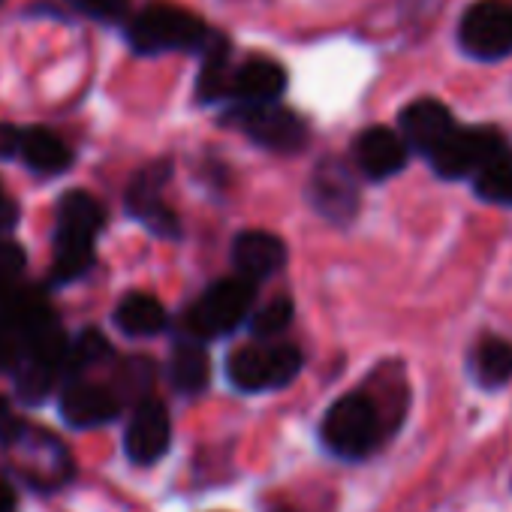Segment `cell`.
Instances as JSON below:
<instances>
[{
  "label": "cell",
  "mask_w": 512,
  "mask_h": 512,
  "mask_svg": "<svg viewBox=\"0 0 512 512\" xmlns=\"http://www.w3.org/2000/svg\"><path fill=\"white\" fill-rule=\"evenodd\" d=\"M290 320H293V302L290 299H275L263 311L253 314L250 332L256 338H275V335H281L290 326Z\"/></svg>",
  "instance_id": "obj_25"
},
{
  "label": "cell",
  "mask_w": 512,
  "mask_h": 512,
  "mask_svg": "<svg viewBox=\"0 0 512 512\" xmlns=\"http://www.w3.org/2000/svg\"><path fill=\"white\" fill-rule=\"evenodd\" d=\"M353 157H356V169L365 178L383 181V178L398 175L407 166L410 148L401 133L389 127H368L365 133H359L353 145Z\"/></svg>",
  "instance_id": "obj_13"
},
{
  "label": "cell",
  "mask_w": 512,
  "mask_h": 512,
  "mask_svg": "<svg viewBox=\"0 0 512 512\" xmlns=\"http://www.w3.org/2000/svg\"><path fill=\"white\" fill-rule=\"evenodd\" d=\"M473 377L482 389H500L512 380V344L485 338L473 350Z\"/></svg>",
  "instance_id": "obj_23"
},
{
  "label": "cell",
  "mask_w": 512,
  "mask_h": 512,
  "mask_svg": "<svg viewBox=\"0 0 512 512\" xmlns=\"http://www.w3.org/2000/svg\"><path fill=\"white\" fill-rule=\"evenodd\" d=\"M121 413V398L97 383H70L61 395V416L73 428H97Z\"/></svg>",
  "instance_id": "obj_16"
},
{
  "label": "cell",
  "mask_w": 512,
  "mask_h": 512,
  "mask_svg": "<svg viewBox=\"0 0 512 512\" xmlns=\"http://www.w3.org/2000/svg\"><path fill=\"white\" fill-rule=\"evenodd\" d=\"M389 428L392 425L383 416L374 395L362 389V392H350L338 398L329 407L320 425V437L332 455L347 458V461H362L383 443Z\"/></svg>",
  "instance_id": "obj_2"
},
{
  "label": "cell",
  "mask_w": 512,
  "mask_h": 512,
  "mask_svg": "<svg viewBox=\"0 0 512 512\" xmlns=\"http://www.w3.org/2000/svg\"><path fill=\"white\" fill-rule=\"evenodd\" d=\"M19 154L25 157V163L37 172H46V175H55V172H64L70 163H73V151L67 148V142L49 130H28L22 133V145H19Z\"/></svg>",
  "instance_id": "obj_20"
},
{
  "label": "cell",
  "mask_w": 512,
  "mask_h": 512,
  "mask_svg": "<svg viewBox=\"0 0 512 512\" xmlns=\"http://www.w3.org/2000/svg\"><path fill=\"white\" fill-rule=\"evenodd\" d=\"M232 263L244 281H263L278 275L287 266V244L266 232V229H250L235 238L232 247Z\"/></svg>",
  "instance_id": "obj_15"
},
{
  "label": "cell",
  "mask_w": 512,
  "mask_h": 512,
  "mask_svg": "<svg viewBox=\"0 0 512 512\" xmlns=\"http://www.w3.org/2000/svg\"><path fill=\"white\" fill-rule=\"evenodd\" d=\"M112 347L109 341L94 332V329H85L73 344L67 341V353H64V377H73V374H82L85 368L91 365H100L103 359H109Z\"/></svg>",
  "instance_id": "obj_24"
},
{
  "label": "cell",
  "mask_w": 512,
  "mask_h": 512,
  "mask_svg": "<svg viewBox=\"0 0 512 512\" xmlns=\"http://www.w3.org/2000/svg\"><path fill=\"white\" fill-rule=\"evenodd\" d=\"M302 371V353L293 344H250L238 347L229 362L226 374L235 389L241 392H266L284 389Z\"/></svg>",
  "instance_id": "obj_5"
},
{
  "label": "cell",
  "mask_w": 512,
  "mask_h": 512,
  "mask_svg": "<svg viewBox=\"0 0 512 512\" xmlns=\"http://www.w3.org/2000/svg\"><path fill=\"white\" fill-rule=\"evenodd\" d=\"M103 205L85 193L70 190L58 202V223H55V260L52 278L58 284H70L82 278L94 263V235L103 229Z\"/></svg>",
  "instance_id": "obj_1"
},
{
  "label": "cell",
  "mask_w": 512,
  "mask_h": 512,
  "mask_svg": "<svg viewBox=\"0 0 512 512\" xmlns=\"http://www.w3.org/2000/svg\"><path fill=\"white\" fill-rule=\"evenodd\" d=\"M115 323L121 332H127L133 338H148V335H160L166 329L169 317H166V308L154 296L133 293L118 305Z\"/></svg>",
  "instance_id": "obj_19"
},
{
  "label": "cell",
  "mask_w": 512,
  "mask_h": 512,
  "mask_svg": "<svg viewBox=\"0 0 512 512\" xmlns=\"http://www.w3.org/2000/svg\"><path fill=\"white\" fill-rule=\"evenodd\" d=\"M76 10H82L91 19H103V22H115L124 16L127 0H70Z\"/></svg>",
  "instance_id": "obj_26"
},
{
  "label": "cell",
  "mask_w": 512,
  "mask_h": 512,
  "mask_svg": "<svg viewBox=\"0 0 512 512\" xmlns=\"http://www.w3.org/2000/svg\"><path fill=\"white\" fill-rule=\"evenodd\" d=\"M232 121L269 151H302L308 145V124L278 100L272 103H238Z\"/></svg>",
  "instance_id": "obj_8"
},
{
  "label": "cell",
  "mask_w": 512,
  "mask_h": 512,
  "mask_svg": "<svg viewBox=\"0 0 512 512\" xmlns=\"http://www.w3.org/2000/svg\"><path fill=\"white\" fill-rule=\"evenodd\" d=\"M166 181H169V163H154V166L142 169L139 178L130 184L127 202H130V211H133L145 226H151V229H154L157 235H163V238H172V235H178V217H175V211L160 199Z\"/></svg>",
  "instance_id": "obj_14"
},
{
  "label": "cell",
  "mask_w": 512,
  "mask_h": 512,
  "mask_svg": "<svg viewBox=\"0 0 512 512\" xmlns=\"http://www.w3.org/2000/svg\"><path fill=\"white\" fill-rule=\"evenodd\" d=\"M0 512H16V497L4 482H0Z\"/></svg>",
  "instance_id": "obj_31"
},
{
  "label": "cell",
  "mask_w": 512,
  "mask_h": 512,
  "mask_svg": "<svg viewBox=\"0 0 512 512\" xmlns=\"http://www.w3.org/2000/svg\"><path fill=\"white\" fill-rule=\"evenodd\" d=\"M127 37L139 55L193 52V49L199 52L208 37V28L202 25L199 16H193L181 7L154 4L130 22Z\"/></svg>",
  "instance_id": "obj_4"
},
{
  "label": "cell",
  "mask_w": 512,
  "mask_h": 512,
  "mask_svg": "<svg viewBox=\"0 0 512 512\" xmlns=\"http://www.w3.org/2000/svg\"><path fill=\"white\" fill-rule=\"evenodd\" d=\"M506 142L497 130L491 127H479V130H464V127H455V133L431 154L425 157L431 163V169L440 175V178H449V181H458V178H470L479 163L500 145Z\"/></svg>",
  "instance_id": "obj_9"
},
{
  "label": "cell",
  "mask_w": 512,
  "mask_h": 512,
  "mask_svg": "<svg viewBox=\"0 0 512 512\" xmlns=\"http://www.w3.org/2000/svg\"><path fill=\"white\" fill-rule=\"evenodd\" d=\"M287 88V70L269 58H250L229 76V91L235 103H272Z\"/></svg>",
  "instance_id": "obj_17"
},
{
  "label": "cell",
  "mask_w": 512,
  "mask_h": 512,
  "mask_svg": "<svg viewBox=\"0 0 512 512\" xmlns=\"http://www.w3.org/2000/svg\"><path fill=\"white\" fill-rule=\"evenodd\" d=\"M169 440H172V422H169L166 407L154 398H145L136 407V413L127 425V434H124L127 458L133 464H154L157 458L166 455Z\"/></svg>",
  "instance_id": "obj_11"
},
{
  "label": "cell",
  "mask_w": 512,
  "mask_h": 512,
  "mask_svg": "<svg viewBox=\"0 0 512 512\" xmlns=\"http://www.w3.org/2000/svg\"><path fill=\"white\" fill-rule=\"evenodd\" d=\"M19 145H22V133H19L13 124H4V121H0V157H13V154H19Z\"/></svg>",
  "instance_id": "obj_28"
},
{
  "label": "cell",
  "mask_w": 512,
  "mask_h": 512,
  "mask_svg": "<svg viewBox=\"0 0 512 512\" xmlns=\"http://www.w3.org/2000/svg\"><path fill=\"white\" fill-rule=\"evenodd\" d=\"M401 136L410 151L431 157L458 127L452 112L437 100H416L401 112Z\"/></svg>",
  "instance_id": "obj_12"
},
{
  "label": "cell",
  "mask_w": 512,
  "mask_h": 512,
  "mask_svg": "<svg viewBox=\"0 0 512 512\" xmlns=\"http://www.w3.org/2000/svg\"><path fill=\"white\" fill-rule=\"evenodd\" d=\"M470 181H473V190L479 199L512 208V148H509V142H500L479 163V169L470 175Z\"/></svg>",
  "instance_id": "obj_18"
},
{
  "label": "cell",
  "mask_w": 512,
  "mask_h": 512,
  "mask_svg": "<svg viewBox=\"0 0 512 512\" xmlns=\"http://www.w3.org/2000/svg\"><path fill=\"white\" fill-rule=\"evenodd\" d=\"M278 512H290V509H278Z\"/></svg>",
  "instance_id": "obj_32"
},
{
  "label": "cell",
  "mask_w": 512,
  "mask_h": 512,
  "mask_svg": "<svg viewBox=\"0 0 512 512\" xmlns=\"http://www.w3.org/2000/svg\"><path fill=\"white\" fill-rule=\"evenodd\" d=\"M311 202L323 217L335 223L353 220L359 211V184L353 169L338 157L320 160L311 175Z\"/></svg>",
  "instance_id": "obj_10"
},
{
  "label": "cell",
  "mask_w": 512,
  "mask_h": 512,
  "mask_svg": "<svg viewBox=\"0 0 512 512\" xmlns=\"http://www.w3.org/2000/svg\"><path fill=\"white\" fill-rule=\"evenodd\" d=\"M202 73H199V97L205 103L226 97L229 91V43L217 34L208 31L205 43H202Z\"/></svg>",
  "instance_id": "obj_22"
},
{
  "label": "cell",
  "mask_w": 512,
  "mask_h": 512,
  "mask_svg": "<svg viewBox=\"0 0 512 512\" xmlns=\"http://www.w3.org/2000/svg\"><path fill=\"white\" fill-rule=\"evenodd\" d=\"M25 269V250L13 241L0 238V284L13 281Z\"/></svg>",
  "instance_id": "obj_27"
},
{
  "label": "cell",
  "mask_w": 512,
  "mask_h": 512,
  "mask_svg": "<svg viewBox=\"0 0 512 512\" xmlns=\"http://www.w3.org/2000/svg\"><path fill=\"white\" fill-rule=\"evenodd\" d=\"M461 49L476 61H500L512 55V4L506 0H479L458 25Z\"/></svg>",
  "instance_id": "obj_7"
},
{
  "label": "cell",
  "mask_w": 512,
  "mask_h": 512,
  "mask_svg": "<svg viewBox=\"0 0 512 512\" xmlns=\"http://www.w3.org/2000/svg\"><path fill=\"white\" fill-rule=\"evenodd\" d=\"M250 305H253V281L232 278V281L211 284L202 293V299L190 308L187 329L199 341L229 335L232 329H238L244 323Z\"/></svg>",
  "instance_id": "obj_6"
},
{
  "label": "cell",
  "mask_w": 512,
  "mask_h": 512,
  "mask_svg": "<svg viewBox=\"0 0 512 512\" xmlns=\"http://www.w3.org/2000/svg\"><path fill=\"white\" fill-rule=\"evenodd\" d=\"M0 4H4V0H0Z\"/></svg>",
  "instance_id": "obj_33"
},
{
  "label": "cell",
  "mask_w": 512,
  "mask_h": 512,
  "mask_svg": "<svg viewBox=\"0 0 512 512\" xmlns=\"http://www.w3.org/2000/svg\"><path fill=\"white\" fill-rule=\"evenodd\" d=\"M16 220H19V205L4 193V187H0V232L13 229Z\"/></svg>",
  "instance_id": "obj_29"
},
{
  "label": "cell",
  "mask_w": 512,
  "mask_h": 512,
  "mask_svg": "<svg viewBox=\"0 0 512 512\" xmlns=\"http://www.w3.org/2000/svg\"><path fill=\"white\" fill-rule=\"evenodd\" d=\"M169 377L181 395H196L208 386V353L202 350L199 338L175 344L169 359Z\"/></svg>",
  "instance_id": "obj_21"
},
{
  "label": "cell",
  "mask_w": 512,
  "mask_h": 512,
  "mask_svg": "<svg viewBox=\"0 0 512 512\" xmlns=\"http://www.w3.org/2000/svg\"><path fill=\"white\" fill-rule=\"evenodd\" d=\"M0 440H4V446L10 452V464L37 491H55V488L67 485L76 473L67 446L43 428L25 425L16 419Z\"/></svg>",
  "instance_id": "obj_3"
},
{
  "label": "cell",
  "mask_w": 512,
  "mask_h": 512,
  "mask_svg": "<svg viewBox=\"0 0 512 512\" xmlns=\"http://www.w3.org/2000/svg\"><path fill=\"white\" fill-rule=\"evenodd\" d=\"M16 422L13 410H10V401L7 398H0V437H4L10 431V425Z\"/></svg>",
  "instance_id": "obj_30"
}]
</instances>
